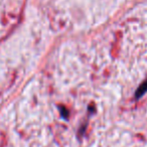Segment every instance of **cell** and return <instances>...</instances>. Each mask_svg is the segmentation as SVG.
<instances>
[{
    "label": "cell",
    "instance_id": "1",
    "mask_svg": "<svg viewBox=\"0 0 147 147\" xmlns=\"http://www.w3.org/2000/svg\"><path fill=\"white\" fill-rule=\"evenodd\" d=\"M146 92H147V80L145 81V82H143L142 84L139 86V88L137 89V91H136L135 97H136V99H139L140 97H142Z\"/></svg>",
    "mask_w": 147,
    "mask_h": 147
},
{
    "label": "cell",
    "instance_id": "2",
    "mask_svg": "<svg viewBox=\"0 0 147 147\" xmlns=\"http://www.w3.org/2000/svg\"><path fill=\"white\" fill-rule=\"evenodd\" d=\"M61 114H63V116H65V118L67 117V109L65 108H61Z\"/></svg>",
    "mask_w": 147,
    "mask_h": 147
}]
</instances>
